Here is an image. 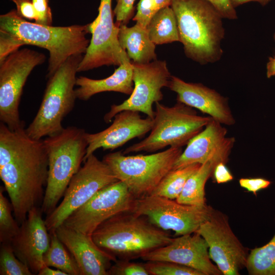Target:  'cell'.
<instances>
[{"label": "cell", "instance_id": "obj_21", "mask_svg": "<svg viewBox=\"0 0 275 275\" xmlns=\"http://www.w3.org/2000/svg\"><path fill=\"white\" fill-rule=\"evenodd\" d=\"M56 232L74 258L80 275H108L112 262L117 259L100 249L91 235L62 225Z\"/></svg>", "mask_w": 275, "mask_h": 275}, {"label": "cell", "instance_id": "obj_36", "mask_svg": "<svg viewBox=\"0 0 275 275\" xmlns=\"http://www.w3.org/2000/svg\"><path fill=\"white\" fill-rule=\"evenodd\" d=\"M38 14V19L35 22L38 24L51 25L52 17L49 0H31Z\"/></svg>", "mask_w": 275, "mask_h": 275}, {"label": "cell", "instance_id": "obj_24", "mask_svg": "<svg viewBox=\"0 0 275 275\" xmlns=\"http://www.w3.org/2000/svg\"><path fill=\"white\" fill-rule=\"evenodd\" d=\"M146 29L150 40L155 45L180 41L176 16L171 6L159 10Z\"/></svg>", "mask_w": 275, "mask_h": 275}, {"label": "cell", "instance_id": "obj_42", "mask_svg": "<svg viewBox=\"0 0 275 275\" xmlns=\"http://www.w3.org/2000/svg\"><path fill=\"white\" fill-rule=\"evenodd\" d=\"M266 69V75L268 78L275 76V55L269 58Z\"/></svg>", "mask_w": 275, "mask_h": 275}, {"label": "cell", "instance_id": "obj_37", "mask_svg": "<svg viewBox=\"0 0 275 275\" xmlns=\"http://www.w3.org/2000/svg\"><path fill=\"white\" fill-rule=\"evenodd\" d=\"M271 183V181L263 178H241L239 180V185L255 196L259 191L267 188Z\"/></svg>", "mask_w": 275, "mask_h": 275}, {"label": "cell", "instance_id": "obj_39", "mask_svg": "<svg viewBox=\"0 0 275 275\" xmlns=\"http://www.w3.org/2000/svg\"><path fill=\"white\" fill-rule=\"evenodd\" d=\"M16 5L17 13L26 20L38 19V14L31 0H11Z\"/></svg>", "mask_w": 275, "mask_h": 275}, {"label": "cell", "instance_id": "obj_31", "mask_svg": "<svg viewBox=\"0 0 275 275\" xmlns=\"http://www.w3.org/2000/svg\"><path fill=\"white\" fill-rule=\"evenodd\" d=\"M144 264L149 275H203L194 268L172 262L149 261Z\"/></svg>", "mask_w": 275, "mask_h": 275}, {"label": "cell", "instance_id": "obj_12", "mask_svg": "<svg viewBox=\"0 0 275 275\" xmlns=\"http://www.w3.org/2000/svg\"><path fill=\"white\" fill-rule=\"evenodd\" d=\"M112 0H100L98 14L88 24L92 37L77 71L84 72L102 66H120L130 62L125 50L121 46L118 34L120 24L114 22Z\"/></svg>", "mask_w": 275, "mask_h": 275}, {"label": "cell", "instance_id": "obj_44", "mask_svg": "<svg viewBox=\"0 0 275 275\" xmlns=\"http://www.w3.org/2000/svg\"><path fill=\"white\" fill-rule=\"evenodd\" d=\"M159 10L166 7L170 6L172 0H155Z\"/></svg>", "mask_w": 275, "mask_h": 275}, {"label": "cell", "instance_id": "obj_11", "mask_svg": "<svg viewBox=\"0 0 275 275\" xmlns=\"http://www.w3.org/2000/svg\"><path fill=\"white\" fill-rule=\"evenodd\" d=\"M213 208L186 205L176 200L149 195L135 199L131 211L144 216L158 228L172 230L179 236L197 232L209 217Z\"/></svg>", "mask_w": 275, "mask_h": 275}, {"label": "cell", "instance_id": "obj_18", "mask_svg": "<svg viewBox=\"0 0 275 275\" xmlns=\"http://www.w3.org/2000/svg\"><path fill=\"white\" fill-rule=\"evenodd\" d=\"M42 213L41 208H32L20 225L19 233L11 242L16 257L33 274H38L45 266L43 256L50 244V234Z\"/></svg>", "mask_w": 275, "mask_h": 275}, {"label": "cell", "instance_id": "obj_35", "mask_svg": "<svg viewBox=\"0 0 275 275\" xmlns=\"http://www.w3.org/2000/svg\"><path fill=\"white\" fill-rule=\"evenodd\" d=\"M117 4L114 9V14L116 22L126 24L132 17L134 12V3L135 0H116Z\"/></svg>", "mask_w": 275, "mask_h": 275}, {"label": "cell", "instance_id": "obj_33", "mask_svg": "<svg viewBox=\"0 0 275 275\" xmlns=\"http://www.w3.org/2000/svg\"><path fill=\"white\" fill-rule=\"evenodd\" d=\"M159 10L155 0H140L133 20L146 28L152 17Z\"/></svg>", "mask_w": 275, "mask_h": 275}, {"label": "cell", "instance_id": "obj_15", "mask_svg": "<svg viewBox=\"0 0 275 275\" xmlns=\"http://www.w3.org/2000/svg\"><path fill=\"white\" fill-rule=\"evenodd\" d=\"M132 63L133 91L122 103L111 105L103 118L106 123L110 122L117 114L124 110L141 112L153 119V104L163 99L161 89L168 87L171 77L167 62L156 60L147 64Z\"/></svg>", "mask_w": 275, "mask_h": 275}, {"label": "cell", "instance_id": "obj_14", "mask_svg": "<svg viewBox=\"0 0 275 275\" xmlns=\"http://www.w3.org/2000/svg\"><path fill=\"white\" fill-rule=\"evenodd\" d=\"M135 198L127 186L118 181L108 185L72 212L63 225L92 235L103 222L120 213L131 211Z\"/></svg>", "mask_w": 275, "mask_h": 275}, {"label": "cell", "instance_id": "obj_34", "mask_svg": "<svg viewBox=\"0 0 275 275\" xmlns=\"http://www.w3.org/2000/svg\"><path fill=\"white\" fill-rule=\"evenodd\" d=\"M23 45L21 41L16 36L0 30V62Z\"/></svg>", "mask_w": 275, "mask_h": 275}, {"label": "cell", "instance_id": "obj_20", "mask_svg": "<svg viewBox=\"0 0 275 275\" xmlns=\"http://www.w3.org/2000/svg\"><path fill=\"white\" fill-rule=\"evenodd\" d=\"M168 87L177 94V101L208 114L223 125L231 126L235 123L227 98L215 90L172 75Z\"/></svg>", "mask_w": 275, "mask_h": 275}, {"label": "cell", "instance_id": "obj_16", "mask_svg": "<svg viewBox=\"0 0 275 275\" xmlns=\"http://www.w3.org/2000/svg\"><path fill=\"white\" fill-rule=\"evenodd\" d=\"M222 125L212 118L200 132L189 141L175 162L173 170L208 161L215 166L220 162L226 164L235 139L227 136V130Z\"/></svg>", "mask_w": 275, "mask_h": 275}, {"label": "cell", "instance_id": "obj_22", "mask_svg": "<svg viewBox=\"0 0 275 275\" xmlns=\"http://www.w3.org/2000/svg\"><path fill=\"white\" fill-rule=\"evenodd\" d=\"M133 66L125 62L115 69L111 76L100 79L85 76L77 77L75 94L77 99L89 100L93 95L104 92H116L131 95L133 91Z\"/></svg>", "mask_w": 275, "mask_h": 275}, {"label": "cell", "instance_id": "obj_3", "mask_svg": "<svg viewBox=\"0 0 275 275\" xmlns=\"http://www.w3.org/2000/svg\"><path fill=\"white\" fill-rule=\"evenodd\" d=\"M0 30L12 34L23 45H32L47 50L49 53L46 78L51 76L70 57L82 55L90 41L88 24L53 26L31 22L13 9L0 16Z\"/></svg>", "mask_w": 275, "mask_h": 275}, {"label": "cell", "instance_id": "obj_4", "mask_svg": "<svg viewBox=\"0 0 275 275\" xmlns=\"http://www.w3.org/2000/svg\"><path fill=\"white\" fill-rule=\"evenodd\" d=\"M180 42L186 56L201 64L213 63L222 54V16L206 0H172Z\"/></svg>", "mask_w": 275, "mask_h": 275}, {"label": "cell", "instance_id": "obj_41", "mask_svg": "<svg viewBox=\"0 0 275 275\" xmlns=\"http://www.w3.org/2000/svg\"><path fill=\"white\" fill-rule=\"evenodd\" d=\"M38 275H68L65 272L56 268H52L47 266H44L39 271Z\"/></svg>", "mask_w": 275, "mask_h": 275}, {"label": "cell", "instance_id": "obj_26", "mask_svg": "<svg viewBox=\"0 0 275 275\" xmlns=\"http://www.w3.org/2000/svg\"><path fill=\"white\" fill-rule=\"evenodd\" d=\"M50 244L43 256L45 266L60 269L68 275H80L78 266L56 231L49 232Z\"/></svg>", "mask_w": 275, "mask_h": 275}, {"label": "cell", "instance_id": "obj_1", "mask_svg": "<svg viewBox=\"0 0 275 275\" xmlns=\"http://www.w3.org/2000/svg\"><path fill=\"white\" fill-rule=\"evenodd\" d=\"M48 159L43 140H35L24 127L12 130L0 123V178L20 225L43 200Z\"/></svg>", "mask_w": 275, "mask_h": 275}, {"label": "cell", "instance_id": "obj_2", "mask_svg": "<svg viewBox=\"0 0 275 275\" xmlns=\"http://www.w3.org/2000/svg\"><path fill=\"white\" fill-rule=\"evenodd\" d=\"M92 238L102 250L117 259L142 258L173 240L168 231L153 224L144 216L129 211L117 214L102 223Z\"/></svg>", "mask_w": 275, "mask_h": 275}, {"label": "cell", "instance_id": "obj_17", "mask_svg": "<svg viewBox=\"0 0 275 275\" xmlns=\"http://www.w3.org/2000/svg\"><path fill=\"white\" fill-rule=\"evenodd\" d=\"M208 245L197 232L177 236L169 244L144 255L146 261H164L194 268L203 275H223L211 261Z\"/></svg>", "mask_w": 275, "mask_h": 275}, {"label": "cell", "instance_id": "obj_25", "mask_svg": "<svg viewBox=\"0 0 275 275\" xmlns=\"http://www.w3.org/2000/svg\"><path fill=\"white\" fill-rule=\"evenodd\" d=\"M215 167L209 161L202 164L188 178L180 195L176 200L186 205H206L205 186L208 179L212 176Z\"/></svg>", "mask_w": 275, "mask_h": 275}, {"label": "cell", "instance_id": "obj_6", "mask_svg": "<svg viewBox=\"0 0 275 275\" xmlns=\"http://www.w3.org/2000/svg\"><path fill=\"white\" fill-rule=\"evenodd\" d=\"M82 55L69 57L47 79L46 88L38 111L32 122L25 129L32 139L57 134L64 128L62 122L73 109L77 99L76 76Z\"/></svg>", "mask_w": 275, "mask_h": 275}, {"label": "cell", "instance_id": "obj_32", "mask_svg": "<svg viewBox=\"0 0 275 275\" xmlns=\"http://www.w3.org/2000/svg\"><path fill=\"white\" fill-rule=\"evenodd\" d=\"M145 264L117 259L108 271V275H149Z\"/></svg>", "mask_w": 275, "mask_h": 275}, {"label": "cell", "instance_id": "obj_29", "mask_svg": "<svg viewBox=\"0 0 275 275\" xmlns=\"http://www.w3.org/2000/svg\"><path fill=\"white\" fill-rule=\"evenodd\" d=\"M4 188L0 187V241L11 242L18 234L20 225L12 215L11 202L4 195Z\"/></svg>", "mask_w": 275, "mask_h": 275}, {"label": "cell", "instance_id": "obj_45", "mask_svg": "<svg viewBox=\"0 0 275 275\" xmlns=\"http://www.w3.org/2000/svg\"><path fill=\"white\" fill-rule=\"evenodd\" d=\"M273 39H274V40L275 41V33H274V35H273Z\"/></svg>", "mask_w": 275, "mask_h": 275}, {"label": "cell", "instance_id": "obj_8", "mask_svg": "<svg viewBox=\"0 0 275 275\" xmlns=\"http://www.w3.org/2000/svg\"><path fill=\"white\" fill-rule=\"evenodd\" d=\"M182 152L181 148L177 147L149 155L126 156L121 151H117L106 154L102 160L136 199L151 195L173 170Z\"/></svg>", "mask_w": 275, "mask_h": 275}, {"label": "cell", "instance_id": "obj_40", "mask_svg": "<svg viewBox=\"0 0 275 275\" xmlns=\"http://www.w3.org/2000/svg\"><path fill=\"white\" fill-rule=\"evenodd\" d=\"M218 184L227 183L233 179V176L226 164L220 162L216 165L213 170L212 176Z\"/></svg>", "mask_w": 275, "mask_h": 275}, {"label": "cell", "instance_id": "obj_30", "mask_svg": "<svg viewBox=\"0 0 275 275\" xmlns=\"http://www.w3.org/2000/svg\"><path fill=\"white\" fill-rule=\"evenodd\" d=\"M1 275H32L29 267L15 255L11 242L1 243Z\"/></svg>", "mask_w": 275, "mask_h": 275}, {"label": "cell", "instance_id": "obj_5", "mask_svg": "<svg viewBox=\"0 0 275 275\" xmlns=\"http://www.w3.org/2000/svg\"><path fill=\"white\" fill-rule=\"evenodd\" d=\"M86 132L84 129L68 126L43 140L48 155V171L41 208L46 215L58 206L72 178L81 168L88 146Z\"/></svg>", "mask_w": 275, "mask_h": 275}, {"label": "cell", "instance_id": "obj_28", "mask_svg": "<svg viewBox=\"0 0 275 275\" xmlns=\"http://www.w3.org/2000/svg\"><path fill=\"white\" fill-rule=\"evenodd\" d=\"M245 268L250 275H275V233L268 242L250 251Z\"/></svg>", "mask_w": 275, "mask_h": 275}, {"label": "cell", "instance_id": "obj_7", "mask_svg": "<svg viewBox=\"0 0 275 275\" xmlns=\"http://www.w3.org/2000/svg\"><path fill=\"white\" fill-rule=\"evenodd\" d=\"M212 119L199 116L194 108L177 101L173 106L155 103L153 124L149 135L127 147L124 154L153 152L167 146L181 148L200 132Z\"/></svg>", "mask_w": 275, "mask_h": 275}, {"label": "cell", "instance_id": "obj_9", "mask_svg": "<svg viewBox=\"0 0 275 275\" xmlns=\"http://www.w3.org/2000/svg\"><path fill=\"white\" fill-rule=\"evenodd\" d=\"M45 55L27 48L18 49L0 62V121L12 130L24 127L19 106L25 83Z\"/></svg>", "mask_w": 275, "mask_h": 275}, {"label": "cell", "instance_id": "obj_43", "mask_svg": "<svg viewBox=\"0 0 275 275\" xmlns=\"http://www.w3.org/2000/svg\"><path fill=\"white\" fill-rule=\"evenodd\" d=\"M234 7L235 8L246 3L256 2L260 4L262 6H265L271 0H231Z\"/></svg>", "mask_w": 275, "mask_h": 275}, {"label": "cell", "instance_id": "obj_13", "mask_svg": "<svg viewBox=\"0 0 275 275\" xmlns=\"http://www.w3.org/2000/svg\"><path fill=\"white\" fill-rule=\"evenodd\" d=\"M206 241L210 257L224 275H239L245 268L250 252L233 232L228 216L213 209L197 231Z\"/></svg>", "mask_w": 275, "mask_h": 275}, {"label": "cell", "instance_id": "obj_19", "mask_svg": "<svg viewBox=\"0 0 275 275\" xmlns=\"http://www.w3.org/2000/svg\"><path fill=\"white\" fill-rule=\"evenodd\" d=\"M140 112L124 110L117 114L108 128L94 133L86 132L87 148L84 162L99 148L114 150L135 138H142L150 131L153 119H143Z\"/></svg>", "mask_w": 275, "mask_h": 275}, {"label": "cell", "instance_id": "obj_23", "mask_svg": "<svg viewBox=\"0 0 275 275\" xmlns=\"http://www.w3.org/2000/svg\"><path fill=\"white\" fill-rule=\"evenodd\" d=\"M118 39L132 63L147 64L157 60L156 45L150 40L146 28L136 23L131 27L121 24Z\"/></svg>", "mask_w": 275, "mask_h": 275}, {"label": "cell", "instance_id": "obj_10", "mask_svg": "<svg viewBox=\"0 0 275 275\" xmlns=\"http://www.w3.org/2000/svg\"><path fill=\"white\" fill-rule=\"evenodd\" d=\"M84 163L70 180L61 203L46 215L45 222L49 232L56 231L100 189L119 181L109 167L94 154Z\"/></svg>", "mask_w": 275, "mask_h": 275}, {"label": "cell", "instance_id": "obj_38", "mask_svg": "<svg viewBox=\"0 0 275 275\" xmlns=\"http://www.w3.org/2000/svg\"><path fill=\"white\" fill-rule=\"evenodd\" d=\"M220 14L223 18L229 19L237 18L235 8L231 0H206Z\"/></svg>", "mask_w": 275, "mask_h": 275}, {"label": "cell", "instance_id": "obj_27", "mask_svg": "<svg viewBox=\"0 0 275 275\" xmlns=\"http://www.w3.org/2000/svg\"><path fill=\"white\" fill-rule=\"evenodd\" d=\"M201 165L200 163H194L171 170L160 181L151 195L176 200L188 178Z\"/></svg>", "mask_w": 275, "mask_h": 275}, {"label": "cell", "instance_id": "obj_46", "mask_svg": "<svg viewBox=\"0 0 275 275\" xmlns=\"http://www.w3.org/2000/svg\"><path fill=\"white\" fill-rule=\"evenodd\" d=\"M10 1H11V0H10Z\"/></svg>", "mask_w": 275, "mask_h": 275}]
</instances>
